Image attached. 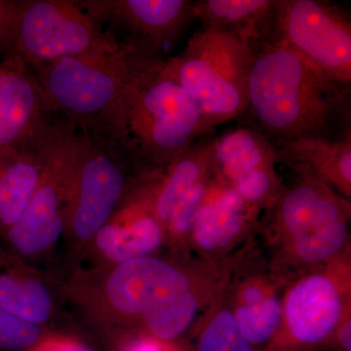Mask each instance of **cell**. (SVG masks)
I'll use <instances>...</instances> for the list:
<instances>
[{"mask_svg":"<svg viewBox=\"0 0 351 351\" xmlns=\"http://www.w3.org/2000/svg\"><path fill=\"white\" fill-rule=\"evenodd\" d=\"M165 60L138 76L98 117L78 125L143 177L157 174L214 131L195 99L163 73Z\"/></svg>","mask_w":351,"mask_h":351,"instance_id":"obj_1","label":"cell"},{"mask_svg":"<svg viewBox=\"0 0 351 351\" xmlns=\"http://www.w3.org/2000/svg\"><path fill=\"white\" fill-rule=\"evenodd\" d=\"M350 86L323 75L282 41L254 46L247 77L248 114L274 145L302 137L329 136L332 122L350 105Z\"/></svg>","mask_w":351,"mask_h":351,"instance_id":"obj_2","label":"cell"},{"mask_svg":"<svg viewBox=\"0 0 351 351\" xmlns=\"http://www.w3.org/2000/svg\"><path fill=\"white\" fill-rule=\"evenodd\" d=\"M164 60L123 39L108 52L64 58L32 69L58 112L76 125H84L105 112L138 76Z\"/></svg>","mask_w":351,"mask_h":351,"instance_id":"obj_3","label":"cell"},{"mask_svg":"<svg viewBox=\"0 0 351 351\" xmlns=\"http://www.w3.org/2000/svg\"><path fill=\"white\" fill-rule=\"evenodd\" d=\"M254 47L232 32L201 29L162 71L193 97L210 130L243 117Z\"/></svg>","mask_w":351,"mask_h":351,"instance_id":"obj_4","label":"cell"},{"mask_svg":"<svg viewBox=\"0 0 351 351\" xmlns=\"http://www.w3.org/2000/svg\"><path fill=\"white\" fill-rule=\"evenodd\" d=\"M64 297L88 319L106 324L143 320L164 295L191 288L186 276L161 258H136L103 269H77L62 284Z\"/></svg>","mask_w":351,"mask_h":351,"instance_id":"obj_5","label":"cell"},{"mask_svg":"<svg viewBox=\"0 0 351 351\" xmlns=\"http://www.w3.org/2000/svg\"><path fill=\"white\" fill-rule=\"evenodd\" d=\"M149 179L130 169L91 132L76 125L64 233L76 258L127 198Z\"/></svg>","mask_w":351,"mask_h":351,"instance_id":"obj_6","label":"cell"},{"mask_svg":"<svg viewBox=\"0 0 351 351\" xmlns=\"http://www.w3.org/2000/svg\"><path fill=\"white\" fill-rule=\"evenodd\" d=\"M71 0H19L6 55L32 68L64 58L114 50L120 41Z\"/></svg>","mask_w":351,"mask_h":351,"instance_id":"obj_7","label":"cell"},{"mask_svg":"<svg viewBox=\"0 0 351 351\" xmlns=\"http://www.w3.org/2000/svg\"><path fill=\"white\" fill-rule=\"evenodd\" d=\"M269 39L287 44L332 82L350 86L351 20L341 7L323 0H274Z\"/></svg>","mask_w":351,"mask_h":351,"instance_id":"obj_8","label":"cell"},{"mask_svg":"<svg viewBox=\"0 0 351 351\" xmlns=\"http://www.w3.org/2000/svg\"><path fill=\"white\" fill-rule=\"evenodd\" d=\"M75 128V122H64L29 205L0 239L7 249L27 262L49 255L64 239Z\"/></svg>","mask_w":351,"mask_h":351,"instance_id":"obj_9","label":"cell"},{"mask_svg":"<svg viewBox=\"0 0 351 351\" xmlns=\"http://www.w3.org/2000/svg\"><path fill=\"white\" fill-rule=\"evenodd\" d=\"M64 119L31 66L10 55L0 59V147L48 137Z\"/></svg>","mask_w":351,"mask_h":351,"instance_id":"obj_10","label":"cell"},{"mask_svg":"<svg viewBox=\"0 0 351 351\" xmlns=\"http://www.w3.org/2000/svg\"><path fill=\"white\" fill-rule=\"evenodd\" d=\"M80 7L101 25L121 29L125 40L163 57L195 20L191 0H85Z\"/></svg>","mask_w":351,"mask_h":351,"instance_id":"obj_11","label":"cell"},{"mask_svg":"<svg viewBox=\"0 0 351 351\" xmlns=\"http://www.w3.org/2000/svg\"><path fill=\"white\" fill-rule=\"evenodd\" d=\"M277 162L276 145L250 127L226 131L215 141L212 173L249 204L265 203L276 195Z\"/></svg>","mask_w":351,"mask_h":351,"instance_id":"obj_12","label":"cell"},{"mask_svg":"<svg viewBox=\"0 0 351 351\" xmlns=\"http://www.w3.org/2000/svg\"><path fill=\"white\" fill-rule=\"evenodd\" d=\"M164 226L134 193L95 235L77 260V269H108L147 257L162 242Z\"/></svg>","mask_w":351,"mask_h":351,"instance_id":"obj_13","label":"cell"},{"mask_svg":"<svg viewBox=\"0 0 351 351\" xmlns=\"http://www.w3.org/2000/svg\"><path fill=\"white\" fill-rule=\"evenodd\" d=\"M62 285L0 242V307L44 327L57 317Z\"/></svg>","mask_w":351,"mask_h":351,"instance_id":"obj_14","label":"cell"},{"mask_svg":"<svg viewBox=\"0 0 351 351\" xmlns=\"http://www.w3.org/2000/svg\"><path fill=\"white\" fill-rule=\"evenodd\" d=\"M217 136H202L137 191L165 228L176 207L196 184L209 180Z\"/></svg>","mask_w":351,"mask_h":351,"instance_id":"obj_15","label":"cell"},{"mask_svg":"<svg viewBox=\"0 0 351 351\" xmlns=\"http://www.w3.org/2000/svg\"><path fill=\"white\" fill-rule=\"evenodd\" d=\"M66 120L48 137L29 144L0 147V239L29 205L55 140Z\"/></svg>","mask_w":351,"mask_h":351,"instance_id":"obj_16","label":"cell"},{"mask_svg":"<svg viewBox=\"0 0 351 351\" xmlns=\"http://www.w3.org/2000/svg\"><path fill=\"white\" fill-rule=\"evenodd\" d=\"M341 314L338 289L322 276L308 277L297 284L286 302L291 335L304 345H314L327 338L338 325Z\"/></svg>","mask_w":351,"mask_h":351,"instance_id":"obj_17","label":"cell"},{"mask_svg":"<svg viewBox=\"0 0 351 351\" xmlns=\"http://www.w3.org/2000/svg\"><path fill=\"white\" fill-rule=\"evenodd\" d=\"M278 161L295 166L304 177L334 184L346 195L351 186V130L341 137H302L277 145Z\"/></svg>","mask_w":351,"mask_h":351,"instance_id":"obj_18","label":"cell"},{"mask_svg":"<svg viewBox=\"0 0 351 351\" xmlns=\"http://www.w3.org/2000/svg\"><path fill=\"white\" fill-rule=\"evenodd\" d=\"M274 0H198L195 20L202 29L232 32L252 46L269 40Z\"/></svg>","mask_w":351,"mask_h":351,"instance_id":"obj_19","label":"cell"},{"mask_svg":"<svg viewBox=\"0 0 351 351\" xmlns=\"http://www.w3.org/2000/svg\"><path fill=\"white\" fill-rule=\"evenodd\" d=\"M250 206L226 186L211 197L205 193L191 226L196 243L207 251L228 246L243 228Z\"/></svg>","mask_w":351,"mask_h":351,"instance_id":"obj_20","label":"cell"},{"mask_svg":"<svg viewBox=\"0 0 351 351\" xmlns=\"http://www.w3.org/2000/svg\"><path fill=\"white\" fill-rule=\"evenodd\" d=\"M197 311V302L191 289L175 291L145 314L142 323L156 338L169 341L186 331Z\"/></svg>","mask_w":351,"mask_h":351,"instance_id":"obj_21","label":"cell"},{"mask_svg":"<svg viewBox=\"0 0 351 351\" xmlns=\"http://www.w3.org/2000/svg\"><path fill=\"white\" fill-rule=\"evenodd\" d=\"M234 317L244 338L254 346L265 343L276 334L282 313L276 299L265 297L261 301L242 304Z\"/></svg>","mask_w":351,"mask_h":351,"instance_id":"obj_22","label":"cell"},{"mask_svg":"<svg viewBox=\"0 0 351 351\" xmlns=\"http://www.w3.org/2000/svg\"><path fill=\"white\" fill-rule=\"evenodd\" d=\"M346 239V219H339L295 237V251L306 262L318 263L338 253Z\"/></svg>","mask_w":351,"mask_h":351,"instance_id":"obj_23","label":"cell"},{"mask_svg":"<svg viewBox=\"0 0 351 351\" xmlns=\"http://www.w3.org/2000/svg\"><path fill=\"white\" fill-rule=\"evenodd\" d=\"M198 351H255L240 331L234 314L221 311L201 334Z\"/></svg>","mask_w":351,"mask_h":351,"instance_id":"obj_24","label":"cell"},{"mask_svg":"<svg viewBox=\"0 0 351 351\" xmlns=\"http://www.w3.org/2000/svg\"><path fill=\"white\" fill-rule=\"evenodd\" d=\"M43 327L32 324L0 307V351L29 350L43 337Z\"/></svg>","mask_w":351,"mask_h":351,"instance_id":"obj_25","label":"cell"},{"mask_svg":"<svg viewBox=\"0 0 351 351\" xmlns=\"http://www.w3.org/2000/svg\"><path fill=\"white\" fill-rule=\"evenodd\" d=\"M208 181L199 182L178 204L166 225L172 234L184 235L191 230L193 219L206 193Z\"/></svg>","mask_w":351,"mask_h":351,"instance_id":"obj_26","label":"cell"},{"mask_svg":"<svg viewBox=\"0 0 351 351\" xmlns=\"http://www.w3.org/2000/svg\"><path fill=\"white\" fill-rule=\"evenodd\" d=\"M19 0H0V59L10 48Z\"/></svg>","mask_w":351,"mask_h":351,"instance_id":"obj_27","label":"cell"},{"mask_svg":"<svg viewBox=\"0 0 351 351\" xmlns=\"http://www.w3.org/2000/svg\"><path fill=\"white\" fill-rule=\"evenodd\" d=\"M350 327V322L348 321L341 328L339 332V341L345 351H351Z\"/></svg>","mask_w":351,"mask_h":351,"instance_id":"obj_28","label":"cell"},{"mask_svg":"<svg viewBox=\"0 0 351 351\" xmlns=\"http://www.w3.org/2000/svg\"><path fill=\"white\" fill-rule=\"evenodd\" d=\"M129 351H167L162 346L152 341H141L135 343Z\"/></svg>","mask_w":351,"mask_h":351,"instance_id":"obj_29","label":"cell"},{"mask_svg":"<svg viewBox=\"0 0 351 351\" xmlns=\"http://www.w3.org/2000/svg\"><path fill=\"white\" fill-rule=\"evenodd\" d=\"M243 297L245 304H250V302L261 301L263 298H265V295L257 286H251V287L246 289Z\"/></svg>","mask_w":351,"mask_h":351,"instance_id":"obj_30","label":"cell"},{"mask_svg":"<svg viewBox=\"0 0 351 351\" xmlns=\"http://www.w3.org/2000/svg\"><path fill=\"white\" fill-rule=\"evenodd\" d=\"M43 351H88V350L83 348L82 346L76 345V343H61L47 346Z\"/></svg>","mask_w":351,"mask_h":351,"instance_id":"obj_31","label":"cell"}]
</instances>
